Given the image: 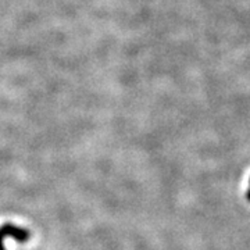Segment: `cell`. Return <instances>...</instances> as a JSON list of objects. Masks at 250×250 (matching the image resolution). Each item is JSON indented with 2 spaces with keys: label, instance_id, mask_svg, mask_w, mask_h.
Wrapping results in <instances>:
<instances>
[{
  "label": "cell",
  "instance_id": "1",
  "mask_svg": "<svg viewBox=\"0 0 250 250\" xmlns=\"http://www.w3.org/2000/svg\"><path fill=\"white\" fill-rule=\"evenodd\" d=\"M0 231L4 235V238L10 236L16 242H18V243H27L31 239V232L28 229L22 228V227H17V225H14V224L11 223L3 224L0 227Z\"/></svg>",
  "mask_w": 250,
  "mask_h": 250
},
{
  "label": "cell",
  "instance_id": "2",
  "mask_svg": "<svg viewBox=\"0 0 250 250\" xmlns=\"http://www.w3.org/2000/svg\"><path fill=\"white\" fill-rule=\"evenodd\" d=\"M0 250H6V248H4V235L1 233V231H0Z\"/></svg>",
  "mask_w": 250,
  "mask_h": 250
},
{
  "label": "cell",
  "instance_id": "3",
  "mask_svg": "<svg viewBox=\"0 0 250 250\" xmlns=\"http://www.w3.org/2000/svg\"><path fill=\"white\" fill-rule=\"evenodd\" d=\"M246 197H248V200H249V202H250V189H249V190H248V192H246Z\"/></svg>",
  "mask_w": 250,
  "mask_h": 250
}]
</instances>
